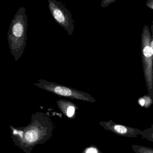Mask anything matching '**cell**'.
I'll return each instance as SVG.
<instances>
[{"label":"cell","instance_id":"3","mask_svg":"<svg viewBox=\"0 0 153 153\" xmlns=\"http://www.w3.org/2000/svg\"><path fill=\"white\" fill-rule=\"evenodd\" d=\"M142 63L149 95L153 98V40L149 28L145 26L142 36Z\"/></svg>","mask_w":153,"mask_h":153},{"label":"cell","instance_id":"4","mask_svg":"<svg viewBox=\"0 0 153 153\" xmlns=\"http://www.w3.org/2000/svg\"><path fill=\"white\" fill-rule=\"evenodd\" d=\"M33 85L40 89L59 96L91 102H96L94 98L87 93L59 84L49 82L44 79H39L37 83L33 84Z\"/></svg>","mask_w":153,"mask_h":153},{"label":"cell","instance_id":"1","mask_svg":"<svg viewBox=\"0 0 153 153\" xmlns=\"http://www.w3.org/2000/svg\"><path fill=\"white\" fill-rule=\"evenodd\" d=\"M22 129H14L13 133L16 143L22 148L32 147L44 143L51 136L53 125L48 114L37 111L32 114L31 122Z\"/></svg>","mask_w":153,"mask_h":153},{"label":"cell","instance_id":"7","mask_svg":"<svg viewBox=\"0 0 153 153\" xmlns=\"http://www.w3.org/2000/svg\"><path fill=\"white\" fill-rule=\"evenodd\" d=\"M57 104L62 113L69 118H74L78 108L75 104L68 100H58Z\"/></svg>","mask_w":153,"mask_h":153},{"label":"cell","instance_id":"6","mask_svg":"<svg viewBox=\"0 0 153 153\" xmlns=\"http://www.w3.org/2000/svg\"><path fill=\"white\" fill-rule=\"evenodd\" d=\"M105 129L109 130L119 136L128 137H135L142 134L143 131L137 128H133L124 125L115 123L111 120L99 123Z\"/></svg>","mask_w":153,"mask_h":153},{"label":"cell","instance_id":"9","mask_svg":"<svg viewBox=\"0 0 153 153\" xmlns=\"http://www.w3.org/2000/svg\"><path fill=\"white\" fill-rule=\"evenodd\" d=\"M132 147L136 153H153V149L149 147L137 145H133Z\"/></svg>","mask_w":153,"mask_h":153},{"label":"cell","instance_id":"10","mask_svg":"<svg viewBox=\"0 0 153 153\" xmlns=\"http://www.w3.org/2000/svg\"><path fill=\"white\" fill-rule=\"evenodd\" d=\"M153 129L152 127V128L146 129L144 131H143L142 135L145 138H147L148 140H150L153 142Z\"/></svg>","mask_w":153,"mask_h":153},{"label":"cell","instance_id":"5","mask_svg":"<svg viewBox=\"0 0 153 153\" xmlns=\"http://www.w3.org/2000/svg\"><path fill=\"white\" fill-rule=\"evenodd\" d=\"M49 8L51 14L55 20L60 26L68 32V34L72 35L74 26L71 19L69 17V13L63 4L56 0H48Z\"/></svg>","mask_w":153,"mask_h":153},{"label":"cell","instance_id":"8","mask_svg":"<svg viewBox=\"0 0 153 153\" xmlns=\"http://www.w3.org/2000/svg\"><path fill=\"white\" fill-rule=\"evenodd\" d=\"M152 99L150 95H145L138 100V103L142 107L148 108L152 104Z\"/></svg>","mask_w":153,"mask_h":153},{"label":"cell","instance_id":"11","mask_svg":"<svg viewBox=\"0 0 153 153\" xmlns=\"http://www.w3.org/2000/svg\"><path fill=\"white\" fill-rule=\"evenodd\" d=\"M82 153H102L96 146H91L84 149Z\"/></svg>","mask_w":153,"mask_h":153},{"label":"cell","instance_id":"2","mask_svg":"<svg viewBox=\"0 0 153 153\" xmlns=\"http://www.w3.org/2000/svg\"><path fill=\"white\" fill-rule=\"evenodd\" d=\"M28 16L24 7H20L12 19L7 34L8 46L15 61L22 56L26 46Z\"/></svg>","mask_w":153,"mask_h":153}]
</instances>
